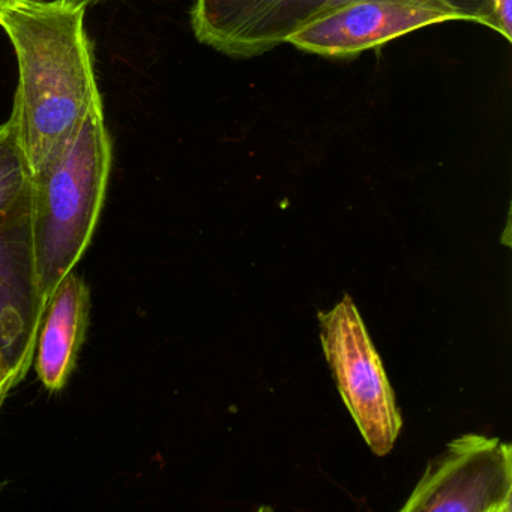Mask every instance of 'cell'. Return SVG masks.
Masks as SVG:
<instances>
[{
	"label": "cell",
	"instance_id": "cell-7",
	"mask_svg": "<svg viewBox=\"0 0 512 512\" xmlns=\"http://www.w3.org/2000/svg\"><path fill=\"white\" fill-rule=\"evenodd\" d=\"M466 22L443 0H350L308 22L287 43L302 52L349 58L425 26Z\"/></svg>",
	"mask_w": 512,
	"mask_h": 512
},
{
	"label": "cell",
	"instance_id": "cell-11",
	"mask_svg": "<svg viewBox=\"0 0 512 512\" xmlns=\"http://www.w3.org/2000/svg\"><path fill=\"white\" fill-rule=\"evenodd\" d=\"M28 2H38V4H73L80 5V7H85L88 10L89 7H94V5L101 4V2H106V0H28Z\"/></svg>",
	"mask_w": 512,
	"mask_h": 512
},
{
	"label": "cell",
	"instance_id": "cell-9",
	"mask_svg": "<svg viewBox=\"0 0 512 512\" xmlns=\"http://www.w3.org/2000/svg\"><path fill=\"white\" fill-rule=\"evenodd\" d=\"M31 202V169L14 113L0 125V217Z\"/></svg>",
	"mask_w": 512,
	"mask_h": 512
},
{
	"label": "cell",
	"instance_id": "cell-13",
	"mask_svg": "<svg viewBox=\"0 0 512 512\" xmlns=\"http://www.w3.org/2000/svg\"><path fill=\"white\" fill-rule=\"evenodd\" d=\"M11 2H16V0H0V10H2L4 7H7L8 4H11Z\"/></svg>",
	"mask_w": 512,
	"mask_h": 512
},
{
	"label": "cell",
	"instance_id": "cell-3",
	"mask_svg": "<svg viewBox=\"0 0 512 512\" xmlns=\"http://www.w3.org/2000/svg\"><path fill=\"white\" fill-rule=\"evenodd\" d=\"M326 361L356 427L376 455L388 454L400 433V412L382 359L371 343L358 308L349 295L319 313Z\"/></svg>",
	"mask_w": 512,
	"mask_h": 512
},
{
	"label": "cell",
	"instance_id": "cell-4",
	"mask_svg": "<svg viewBox=\"0 0 512 512\" xmlns=\"http://www.w3.org/2000/svg\"><path fill=\"white\" fill-rule=\"evenodd\" d=\"M350 0H196L191 23L197 40L235 59L256 58L287 43L311 20ZM466 22L491 26V0H443Z\"/></svg>",
	"mask_w": 512,
	"mask_h": 512
},
{
	"label": "cell",
	"instance_id": "cell-12",
	"mask_svg": "<svg viewBox=\"0 0 512 512\" xmlns=\"http://www.w3.org/2000/svg\"><path fill=\"white\" fill-rule=\"evenodd\" d=\"M11 389L10 380H8L7 371H5L4 365L0 364V406L4 401L5 395Z\"/></svg>",
	"mask_w": 512,
	"mask_h": 512
},
{
	"label": "cell",
	"instance_id": "cell-1",
	"mask_svg": "<svg viewBox=\"0 0 512 512\" xmlns=\"http://www.w3.org/2000/svg\"><path fill=\"white\" fill-rule=\"evenodd\" d=\"M86 8L16 0L0 10L19 61L13 113L34 170L67 145L92 109L101 106Z\"/></svg>",
	"mask_w": 512,
	"mask_h": 512
},
{
	"label": "cell",
	"instance_id": "cell-5",
	"mask_svg": "<svg viewBox=\"0 0 512 512\" xmlns=\"http://www.w3.org/2000/svg\"><path fill=\"white\" fill-rule=\"evenodd\" d=\"M511 445L466 434L428 463L403 512L511 511Z\"/></svg>",
	"mask_w": 512,
	"mask_h": 512
},
{
	"label": "cell",
	"instance_id": "cell-6",
	"mask_svg": "<svg viewBox=\"0 0 512 512\" xmlns=\"http://www.w3.org/2000/svg\"><path fill=\"white\" fill-rule=\"evenodd\" d=\"M46 307L35 262L31 199L0 217V359L11 388L31 367Z\"/></svg>",
	"mask_w": 512,
	"mask_h": 512
},
{
	"label": "cell",
	"instance_id": "cell-14",
	"mask_svg": "<svg viewBox=\"0 0 512 512\" xmlns=\"http://www.w3.org/2000/svg\"><path fill=\"white\" fill-rule=\"evenodd\" d=\"M0 364H2V359H0ZM2 365H4V364H2ZM4 368H5V367H4Z\"/></svg>",
	"mask_w": 512,
	"mask_h": 512
},
{
	"label": "cell",
	"instance_id": "cell-10",
	"mask_svg": "<svg viewBox=\"0 0 512 512\" xmlns=\"http://www.w3.org/2000/svg\"><path fill=\"white\" fill-rule=\"evenodd\" d=\"M490 29L512 40V0H491Z\"/></svg>",
	"mask_w": 512,
	"mask_h": 512
},
{
	"label": "cell",
	"instance_id": "cell-8",
	"mask_svg": "<svg viewBox=\"0 0 512 512\" xmlns=\"http://www.w3.org/2000/svg\"><path fill=\"white\" fill-rule=\"evenodd\" d=\"M91 314L88 284L68 272L47 301L38 334L37 374L50 392L65 388L77 364Z\"/></svg>",
	"mask_w": 512,
	"mask_h": 512
},
{
	"label": "cell",
	"instance_id": "cell-2",
	"mask_svg": "<svg viewBox=\"0 0 512 512\" xmlns=\"http://www.w3.org/2000/svg\"><path fill=\"white\" fill-rule=\"evenodd\" d=\"M110 169L112 139L101 104L64 148L31 170L35 262L46 302L91 244Z\"/></svg>",
	"mask_w": 512,
	"mask_h": 512
}]
</instances>
